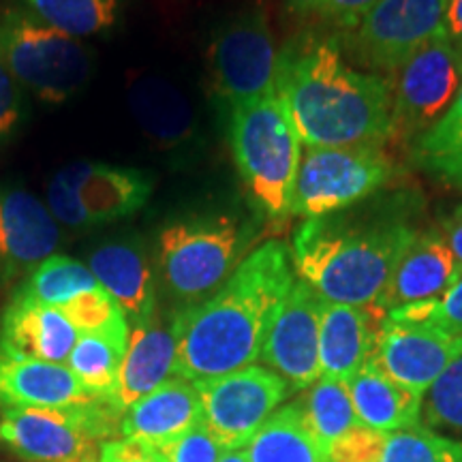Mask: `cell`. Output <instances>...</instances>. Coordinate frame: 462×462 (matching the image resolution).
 Segmentation results:
<instances>
[{"label":"cell","instance_id":"4fadbf2b","mask_svg":"<svg viewBox=\"0 0 462 462\" xmlns=\"http://www.w3.org/2000/svg\"><path fill=\"white\" fill-rule=\"evenodd\" d=\"M462 356V334L430 323L383 317L371 360L404 388L424 396L449 364Z\"/></svg>","mask_w":462,"mask_h":462},{"label":"cell","instance_id":"8fae6325","mask_svg":"<svg viewBox=\"0 0 462 462\" xmlns=\"http://www.w3.org/2000/svg\"><path fill=\"white\" fill-rule=\"evenodd\" d=\"M193 383L201 401L204 424L229 452L245 449L293 390L281 374L257 364Z\"/></svg>","mask_w":462,"mask_h":462},{"label":"cell","instance_id":"30bf717a","mask_svg":"<svg viewBox=\"0 0 462 462\" xmlns=\"http://www.w3.org/2000/svg\"><path fill=\"white\" fill-rule=\"evenodd\" d=\"M208 58L217 97L229 109L276 90L279 50L262 7L225 22L212 39Z\"/></svg>","mask_w":462,"mask_h":462},{"label":"cell","instance_id":"836d02e7","mask_svg":"<svg viewBox=\"0 0 462 462\" xmlns=\"http://www.w3.org/2000/svg\"><path fill=\"white\" fill-rule=\"evenodd\" d=\"M388 319L420 321L441 328V330L462 334V276L446 293L429 302H418L390 310Z\"/></svg>","mask_w":462,"mask_h":462},{"label":"cell","instance_id":"ac0fdd59","mask_svg":"<svg viewBox=\"0 0 462 462\" xmlns=\"http://www.w3.org/2000/svg\"><path fill=\"white\" fill-rule=\"evenodd\" d=\"M78 337L71 321L58 309L14 296L0 323V354L67 364Z\"/></svg>","mask_w":462,"mask_h":462},{"label":"cell","instance_id":"e0dca14e","mask_svg":"<svg viewBox=\"0 0 462 462\" xmlns=\"http://www.w3.org/2000/svg\"><path fill=\"white\" fill-rule=\"evenodd\" d=\"M58 176L79 195L92 227L135 215L154 187L146 171L95 161H79L58 171Z\"/></svg>","mask_w":462,"mask_h":462},{"label":"cell","instance_id":"52a82bcc","mask_svg":"<svg viewBox=\"0 0 462 462\" xmlns=\"http://www.w3.org/2000/svg\"><path fill=\"white\" fill-rule=\"evenodd\" d=\"M123 418L114 398L60 409H5L0 441L28 462H97V446L123 432Z\"/></svg>","mask_w":462,"mask_h":462},{"label":"cell","instance_id":"d590c367","mask_svg":"<svg viewBox=\"0 0 462 462\" xmlns=\"http://www.w3.org/2000/svg\"><path fill=\"white\" fill-rule=\"evenodd\" d=\"M229 449L208 430L204 420L163 448L170 462H218Z\"/></svg>","mask_w":462,"mask_h":462},{"label":"cell","instance_id":"7402d4cb","mask_svg":"<svg viewBox=\"0 0 462 462\" xmlns=\"http://www.w3.org/2000/svg\"><path fill=\"white\" fill-rule=\"evenodd\" d=\"M88 268L133 321H146L154 315L157 298L152 265L137 242L116 240L97 246L88 259Z\"/></svg>","mask_w":462,"mask_h":462},{"label":"cell","instance_id":"8d00e7d4","mask_svg":"<svg viewBox=\"0 0 462 462\" xmlns=\"http://www.w3.org/2000/svg\"><path fill=\"white\" fill-rule=\"evenodd\" d=\"M385 439L383 432L357 426L330 448V462H381Z\"/></svg>","mask_w":462,"mask_h":462},{"label":"cell","instance_id":"7bdbcfd3","mask_svg":"<svg viewBox=\"0 0 462 462\" xmlns=\"http://www.w3.org/2000/svg\"><path fill=\"white\" fill-rule=\"evenodd\" d=\"M441 234L448 240L449 248H452L454 257L458 259L462 265V206L449 212L441 223Z\"/></svg>","mask_w":462,"mask_h":462},{"label":"cell","instance_id":"3957f363","mask_svg":"<svg viewBox=\"0 0 462 462\" xmlns=\"http://www.w3.org/2000/svg\"><path fill=\"white\" fill-rule=\"evenodd\" d=\"M415 236L411 223L394 217L343 210L306 218L293 234V270L326 302L373 309Z\"/></svg>","mask_w":462,"mask_h":462},{"label":"cell","instance_id":"5bb4252c","mask_svg":"<svg viewBox=\"0 0 462 462\" xmlns=\"http://www.w3.org/2000/svg\"><path fill=\"white\" fill-rule=\"evenodd\" d=\"M323 306L326 300L296 276L263 343L262 360L293 390H309L321 377L319 330Z\"/></svg>","mask_w":462,"mask_h":462},{"label":"cell","instance_id":"d4e9b609","mask_svg":"<svg viewBox=\"0 0 462 462\" xmlns=\"http://www.w3.org/2000/svg\"><path fill=\"white\" fill-rule=\"evenodd\" d=\"M349 392L362 426L392 435L420 424L421 398L388 377L373 360H368L349 381Z\"/></svg>","mask_w":462,"mask_h":462},{"label":"cell","instance_id":"44dd1931","mask_svg":"<svg viewBox=\"0 0 462 462\" xmlns=\"http://www.w3.org/2000/svg\"><path fill=\"white\" fill-rule=\"evenodd\" d=\"M92 398L67 364L0 354V404L5 409H60Z\"/></svg>","mask_w":462,"mask_h":462},{"label":"cell","instance_id":"6da1fadb","mask_svg":"<svg viewBox=\"0 0 462 462\" xmlns=\"http://www.w3.org/2000/svg\"><path fill=\"white\" fill-rule=\"evenodd\" d=\"M293 281L285 242L268 240L248 253L210 298L173 315V374L199 381L255 364Z\"/></svg>","mask_w":462,"mask_h":462},{"label":"cell","instance_id":"b9f144b4","mask_svg":"<svg viewBox=\"0 0 462 462\" xmlns=\"http://www.w3.org/2000/svg\"><path fill=\"white\" fill-rule=\"evenodd\" d=\"M443 34L456 50L462 51V0H448Z\"/></svg>","mask_w":462,"mask_h":462},{"label":"cell","instance_id":"8992f818","mask_svg":"<svg viewBox=\"0 0 462 462\" xmlns=\"http://www.w3.org/2000/svg\"><path fill=\"white\" fill-rule=\"evenodd\" d=\"M0 62L43 103L69 101L92 75V54L82 39L43 24L22 7L0 11Z\"/></svg>","mask_w":462,"mask_h":462},{"label":"cell","instance_id":"d6a6232c","mask_svg":"<svg viewBox=\"0 0 462 462\" xmlns=\"http://www.w3.org/2000/svg\"><path fill=\"white\" fill-rule=\"evenodd\" d=\"M421 418L429 429L462 432V356L449 364L421 398Z\"/></svg>","mask_w":462,"mask_h":462},{"label":"cell","instance_id":"f1b7e54d","mask_svg":"<svg viewBox=\"0 0 462 462\" xmlns=\"http://www.w3.org/2000/svg\"><path fill=\"white\" fill-rule=\"evenodd\" d=\"M101 287L88 265L65 255H51L32 270L24 285L15 291L17 298L28 302L60 309L69 300L90 289Z\"/></svg>","mask_w":462,"mask_h":462},{"label":"cell","instance_id":"484cf974","mask_svg":"<svg viewBox=\"0 0 462 462\" xmlns=\"http://www.w3.org/2000/svg\"><path fill=\"white\" fill-rule=\"evenodd\" d=\"M248 462H330L310 429L302 401L282 404L245 448Z\"/></svg>","mask_w":462,"mask_h":462},{"label":"cell","instance_id":"60d3db41","mask_svg":"<svg viewBox=\"0 0 462 462\" xmlns=\"http://www.w3.org/2000/svg\"><path fill=\"white\" fill-rule=\"evenodd\" d=\"M22 120L20 84L11 78L7 67L0 62V140L9 137Z\"/></svg>","mask_w":462,"mask_h":462},{"label":"cell","instance_id":"ab89813d","mask_svg":"<svg viewBox=\"0 0 462 462\" xmlns=\"http://www.w3.org/2000/svg\"><path fill=\"white\" fill-rule=\"evenodd\" d=\"M377 0H326L321 9L323 22L349 34L366 17Z\"/></svg>","mask_w":462,"mask_h":462},{"label":"cell","instance_id":"9c48e42d","mask_svg":"<svg viewBox=\"0 0 462 462\" xmlns=\"http://www.w3.org/2000/svg\"><path fill=\"white\" fill-rule=\"evenodd\" d=\"M390 142L413 143L452 107L462 86V51L432 39L392 75Z\"/></svg>","mask_w":462,"mask_h":462},{"label":"cell","instance_id":"d6986e66","mask_svg":"<svg viewBox=\"0 0 462 462\" xmlns=\"http://www.w3.org/2000/svg\"><path fill=\"white\" fill-rule=\"evenodd\" d=\"M204 420L195 383L170 377L125 411L123 435L163 449Z\"/></svg>","mask_w":462,"mask_h":462},{"label":"cell","instance_id":"2e32d148","mask_svg":"<svg viewBox=\"0 0 462 462\" xmlns=\"http://www.w3.org/2000/svg\"><path fill=\"white\" fill-rule=\"evenodd\" d=\"M462 276V265L454 257L441 229H430L415 236L394 274L385 287L383 296L373 306L381 317L401 306L429 302L446 293Z\"/></svg>","mask_w":462,"mask_h":462},{"label":"cell","instance_id":"603a6c76","mask_svg":"<svg viewBox=\"0 0 462 462\" xmlns=\"http://www.w3.org/2000/svg\"><path fill=\"white\" fill-rule=\"evenodd\" d=\"M131 114L143 135L161 150L184 148L195 135V109L189 97L159 75H143L129 84Z\"/></svg>","mask_w":462,"mask_h":462},{"label":"cell","instance_id":"e575fe53","mask_svg":"<svg viewBox=\"0 0 462 462\" xmlns=\"http://www.w3.org/2000/svg\"><path fill=\"white\" fill-rule=\"evenodd\" d=\"M446 446L448 439L418 424L388 435L381 462H439Z\"/></svg>","mask_w":462,"mask_h":462},{"label":"cell","instance_id":"ffe728a7","mask_svg":"<svg viewBox=\"0 0 462 462\" xmlns=\"http://www.w3.org/2000/svg\"><path fill=\"white\" fill-rule=\"evenodd\" d=\"M377 319L381 321L383 317L374 309L326 302L319 330L321 377L345 383L356 377L374 351L379 334Z\"/></svg>","mask_w":462,"mask_h":462},{"label":"cell","instance_id":"5b68a950","mask_svg":"<svg viewBox=\"0 0 462 462\" xmlns=\"http://www.w3.org/2000/svg\"><path fill=\"white\" fill-rule=\"evenodd\" d=\"M253 229L227 215H199L167 223L159 234V265L170 291L195 302L234 274L251 246Z\"/></svg>","mask_w":462,"mask_h":462},{"label":"cell","instance_id":"7c38bea8","mask_svg":"<svg viewBox=\"0 0 462 462\" xmlns=\"http://www.w3.org/2000/svg\"><path fill=\"white\" fill-rule=\"evenodd\" d=\"M448 0H377L346 50L368 73L394 75L413 54L443 34Z\"/></svg>","mask_w":462,"mask_h":462},{"label":"cell","instance_id":"7a4b0ae2","mask_svg":"<svg viewBox=\"0 0 462 462\" xmlns=\"http://www.w3.org/2000/svg\"><path fill=\"white\" fill-rule=\"evenodd\" d=\"M276 92L302 146L383 148L392 135V88L360 71L328 34H304L279 51Z\"/></svg>","mask_w":462,"mask_h":462},{"label":"cell","instance_id":"bcb514c9","mask_svg":"<svg viewBox=\"0 0 462 462\" xmlns=\"http://www.w3.org/2000/svg\"><path fill=\"white\" fill-rule=\"evenodd\" d=\"M218 462H248V458L245 449H231V452L225 454Z\"/></svg>","mask_w":462,"mask_h":462},{"label":"cell","instance_id":"cb8c5ba5","mask_svg":"<svg viewBox=\"0 0 462 462\" xmlns=\"http://www.w3.org/2000/svg\"><path fill=\"white\" fill-rule=\"evenodd\" d=\"M178 340L171 323H163L157 317L135 323L129 334V345L120 366L116 402L129 409L133 402L159 388L173 374L176 366Z\"/></svg>","mask_w":462,"mask_h":462},{"label":"cell","instance_id":"f6af8a7d","mask_svg":"<svg viewBox=\"0 0 462 462\" xmlns=\"http://www.w3.org/2000/svg\"><path fill=\"white\" fill-rule=\"evenodd\" d=\"M439 462H462V443L448 441V446L443 449V456Z\"/></svg>","mask_w":462,"mask_h":462},{"label":"cell","instance_id":"9a60e30c","mask_svg":"<svg viewBox=\"0 0 462 462\" xmlns=\"http://www.w3.org/2000/svg\"><path fill=\"white\" fill-rule=\"evenodd\" d=\"M60 225L31 190L0 184V279L32 273L54 255Z\"/></svg>","mask_w":462,"mask_h":462},{"label":"cell","instance_id":"277c9868","mask_svg":"<svg viewBox=\"0 0 462 462\" xmlns=\"http://www.w3.org/2000/svg\"><path fill=\"white\" fill-rule=\"evenodd\" d=\"M229 142L253 204L270 221L287 218L302 142L279 92L231 107Z\"/></svg>","mask_w":462,"mask_h":462},{"label":"cell","instance_id":"74e56055","mask_svg":"<svg viewBox=\"0 0 462 462\" xmlns=\"http://www.w3.org/2000/svg\"><path fill=\"white\" fill-rule=\"evenodd\" d=\"M51 217L56 218L58 225H65L71 229H86L92 227L88 212L79 201V195L75 193L71 184H67L60 176L51 178L48 187V204Z\"/></svg>","mask_w":462,"mask_h":462},{"label":"cell","instance_id":"f546056e","mask_svg":"<svg viewBox=\"0 0 462 462\" xmlns=\"http://www.w3.org/2000/svg\"><path fill=\"white\" fill-rule=\"evenodd\" d=\"M39 22L75 39L109 31L118 20L123 0H20Z\"/></svg>","mask_w":462,"mask_h":462},{"label":"cell","instance_id":"f35d334b","mask_svg":"<svg viewBox=\"0 0 462 462\" xmlns=\"http://www.w3.org/2000/svg\"><path fill=\"white\" fill-rule=\"evenodd\" d=\"M97 462H170L163 449L133 439H109L99 449Z\"/></svg>","mask_w":462,"mask_h":462},{"label":"cell","instance_id":"1f68e13d","mask_svg":"<svg viewBox=\"0 0 462 462\" xmlns=\"http://www.w3.org/2000/svg\"><path fill=\"white\" fill-rule=\"evenodd\" d=\"M58 310L71 321L78 334H95L123 346L129 345L131 330L126 313L103 287L79 293Z\"/></svg>","mask_w":462,"mask_h":462},{"label":"cell","instance_id":"ee69618b","mask_svg":"<svg viewBox=\"0 0 462 462\" xmlns=\"http://www.w3.org/2000/svg\"><path fill=\"white\" fill-rule=\"evenodd\" d=\"M285 5L293 14L300 15H321L326 0H285Z\"/></svg>","mask_w":462,"mask_h":462},{"label":"cell","instance_id":"ba28073f","mask_svg":"<svg viewBox=\"0 0 462 462\" xmlns=\"http://www.w3.org/2000/svg\"><path fill=\"white\" fill-rule=\"evenodd\" d=\"M394 163L383 148L304 146L289 217L319 218L349 210L390 182Z\"/></svg>","mask_w":462,"mask_h":462},{"label":"cell","instance_id":"4316f807","mask_svg":"<svg viewBox=\"0 0 462 462\" xmlns=\"http://www.w3.org/2000/svg\"><path fill=\"white\" fill-rule=\"evenodd\" d=\"M411 159L420 170L462 189V86L452 107L411 143Z\"/></svg>","mask_w":462,"mask_h":462},{"label":"cell","instance_id":"4dcf8cb0","mask_svg":"<svg viewBox=\"0 0 462 462\" xmlns=\"http://www.w3.org/2000/svg\"><path fill=\"white\" fill-rule=\"evenodd\" d=\"M126 346L114 340L95 337V334H79L67 366L78 377L84 390L95 398H114L118 388V374L123 366Z\"/></svg>","mask_w":462,"mask_h":462},{"label":"cell","instance_id":"83f0119b","mask_svg":"<svg viewBox=\"0 0 462 462\" xmlns=\"http://www.w3.org/2000/svg\"><path fill=\"white\" fill-rule=\"evenodd\" d=\"M300 401L304 404L310 429L328 452L340 437L362 426L356 413L349 383L345 381L319 377Z\"/></svg>","mask_w":462,"mask_h":462}]
</instances>
